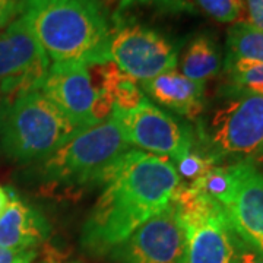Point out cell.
Returning <instances> with one entry per match:
<instances>
[{"label": "cell", "instance_id": "cell-22", "mask_svg": "<svg viewBox=\"0 0 263 263\" xmlns=\"http://www.w3.org/2000/svg\"><path fill=\"white\" fill-rule=\"evenodd\" d=\"M22 0H0V29L8 27L19 13Z\"/></svg>", "mask_w": 263, "mask_h": 263}, {"label": "cell", "instance_id": "cell-19", "mask_svg": "<svg viewBox=\"0 0 263 263\" xmlns=\"http://www.w3.org/2000/svg\"><path fill=\"white\" fill-rule=\"evenodd\" d=\"M216 165L212 160L205 157L199 151H190L183 158H180L177 162H174V167L177 170L180 179L189 180V183L200 179L208 170Z\"/></svg>", "mask_w": 263, "mask_h": 263}, {"label": "cell", "instance_id": "cell-16", "mask_svg": "<svg viewBox=\"0 0 263 263\" xmlns=\"http://www.w3.org/2000/svg\"><path fill=\"white\" fill-rule=\"evenodd\" d=\"M238 62L263 63V29L247 21L234 22L227 31L226 66Z\"/></svg>", "mask_w": 263, "mask_h": 263}, {"label": "cell", "instance_id": "cell-1", "mask_svg": "<svg viewBox=\"0 0 263 263\" xmlns=\"http://www.w3.org/2000/svg\"><path fill=\"white\" fill-rule=\"evenodd\" d=\"M101 184L82 230V246L95 254L111 252L168 206L181 181L171 160L129 149L107 168Z\"/></svg>", "mask_w": 263, "mask_h": 263}, {"label": "cell", "instance_id": "cell-2", "mask_svg": "<svg viewBox=\"0 0 263 263\" xmlns=\"http://www.w3.org/2000/svg\"><path fill=\"white\" fill-rule=\"evenodd\" d=\"M19 16L53 63L110 62L111 29L98 0H22Z\"/></svg>", "mask_w": 263, "mask_h": 263}, {"label": "cell", "instance_id": "cell-24", "mask_svg": "<svg viewBox=\"0 0 263 263\" xmlns=\"http://www.w3.org/2000/svg\"><path fill=\"white\" fill-rule=\"evenodd\" d=\"M9 193L3 187H0V215L3 214V211L6 209L8 203H9Z\"/></svg>", "mask_w": 263, "mask_h": 263}, {"label": "cell", "instance_id": "cell-4", "mask_svg": "<svg viewBox=\"0 0 263 263\" xmlns=\"http://www.w3.org/2000/svg\"><path fill=\"white\" fill-rule=\"evenodd\" d=\"M129 149L120 123L111 113L107 120L76 132L43 161V177L53 186L67 189L101 184L107 168Z\"/></svg>", "mask_w": 263, "mask_h": 263}, {"label": "cell", "instance_id": "cell-9", "mask_svg": "<svg viewBox=\"0 0 263 263\" xmlns=\"http://www.w3.org/2000/svg\"><path fill=\"white\" fill-rule=\"evenodd\" d=\"M108 57L138 82L176 70L177 50L158 31L141 24L117 25L110 34Z\"/></svg>", "mask_w": 263, "mask_h": 263}, {"label": "cell", "instance_id": "cell-15", "mask_svg": "<svg viewBox=\"0 0 263 263\" xmlns=\"http://www.w3.org/2000/svg\"><path fill=\"white\" fill-rule=\"evenodd\" d=\"M222 57L215 40L199 35L190 41L181 59V75L196 82H206L219 73Z\"/></svg>", "mask_w": 263, "mask_h": 263}, {"label": "cell", "instance_id": "cell-6", "mask_svg": "<svg viewBox=\"0 0 263 263\" xmlns=\"http://www.w3.org/2000/svg\"><path fill=\"white\" fill-rule=\"evenodd\" d=\"M186 228L183 263H234L235 234L215 200L180 184L171 199Z\"/></svg>", "mask_w": 263, "mask_h": 263}, {"label": "cell", "instance_id": "cell-25", "mask_svg": "<svg viewBox=\"0 0 263 263\" xmlns=\"http://www.w3.org/2000/svg\"><path fill=\"white\" fill-rule=\"evenodd\" d=\"M259 155L263 158V146H262V149H260V152H259Z\"/></svg>", "mask_w": 263, "mask_h": 263}, {"label": "cell", "instance_id": "cell-17", "mask_svg": "<svg viewBox=\"0 0 263 263\" xmlns=\"http://www.w3.org/2000/svg\"><path fill=\"white\" fill-rule=\"evenodd\" d=\"M231 92L263 95V63L238 62L226 66Z\"/></svg>", "mask_w": 263, "mask_h": 263}, {"label": "cell", "instance_id": "cell-20", "mask_svg": "<svg viewBox=\"0 0 263 263\" xmlns=\"http://www.w3.org/2000/svg\"><path fill=\"white\" fill-rule=\"evenodd\" d=\"M234 263H263V254L246 245L235 235Z\"/></svg>", "mask_w": 263, "mask_h": 263}, {"label": "cell", "instance_id": "cell-21", "mask_svg": "<svg viewBox=\"0 0 263 263\" xmlns=\"http://www.w3.org/2000/svg\"><path fill=\"white\" fill-rule=\"evenodd\" d=\"M35 256V250H12L0 247V263H31Z\"/></svg>", "mask_w": 263, "mask_h": 263}, {"label": "cell", "instance_id": "cell-14", "mask_svg": "<svg viewBox=\"0 0 263 263\" xmlns=\"http://www.w3.org/2000/svg\"><path fill=\"white\" fill-rule=\"evenodd\" d=\"M50 235L46 218L22 200L12 199L0 215V247L34 250Z\"/></svg>", "mask_w": 263, "mask_h": 263}, {"label": "cell", "instance_id": "cell-18", "mask_svg": "<svg viewBox=\"0 0 263 263\" xmlns=\"http://www.w3.org/2000/svg\"><path fill=\"white\" fill-rule=\"evenodd\" d=\"M199 8L218 22L231 24L243 21V0H196Z\"/></svg>", "mask_w": 263, "mask_h": 263}, {"label": "cell", "instance_id": "cell-8", "mask_svg": "<svg viewBox=\"0 0 263 263\" xmlns=\"http://www.w3.org/2000/svg\"><path fill=\"white\" fill-rule=\"evenodd\" d=\"M50 66V59L22 16L0 32V95L6 103L40 89Z\"/></svg>", "mask_w": 263, "mask_h": 263}, {"label": "cell", "instance_id": "cell-7", "mask_svg": "<svg viewBox=\"0 0 263 263\" xmlns=\"http://www.w3.org/2000/svg\"><path fill=\"white\" fill-rule=\"evenodd\" d=\"M40 89L79 129L107 120L114 110L111 98L98 88L84 62L53 63Z\"/></svg>", "mask_w": 263, "mask_h": 263}, {"label": "cell", "instance_id": "cell-10", "mask_svg": "<svg viewBox=\"0 0 263 263\" xmlns=\"http://www.w3.org/2000/svg\"><path fill=\"white\" fill-rule=\"evenodd\" d=\"M124 141L143 152L177 162L193 148V133L186 124L155 107L145 97L132 110H113Z\"/></svg>", "mask_w": 263, "mask_h": 263}, {"label": "cell", "instance_id": "cell-12", "mask_svg": "<svg viewBox=\"0 0 263 263\" xmlns=\"http://www.w3.org/2000/svg\"><path fill=\"white\" fill-rule=\"evenodd\" d=\"M222 208L234 234L263 254V174L252 161H237L234 189Z\"/></svg>", "mask_w": 263, "mask_h": 263}, {"label": "cell", "instance_id": "cell-23", "mask_svg": "<svg viewBox=\"0 0 263 263\" xmlns=\"http://www.w3.org/2000/svg\"><path fill=\"white\" fill-rule=\"evenodd\" d=\"M249 21L256 28L263 29V0H246Z\"/></svg>", "mask_w": 263, "mask_h": 263}, {"label": "cell", "instance_id": "cell-11", "mask_svg": "<svg viewBox=\"0 0 263 263\" xmlns=\"http://www.w3.org/2000/svg\"><path fill=\"white\" fill-rule=\"evenodd\" d=\"M186 228L171 200L160 214L138 227L110 252L117 263H183Z\"/></svg>", "mask_w": 263, "mask_h": 263}, {"label": "cell", "instance_id": "cell-3", "mask_svg": "<svg viewBox=\"0 0 263 263\" xmlns=\"http://www.w3.org/2000/svg\"><path fill=\"white\" fill-rule=\"evenodd\" d=\"M79 130L41 89H34L6 103L0 122V149L19 162L44 161Z\"/></svg>", "mask_w": 263, "mask_h": 263}, {"label": "cell", "instance_id": "cell-13", "mask_svg": "<svg viewBox=\"0 0 263 263\" xmlns=\"http://www.w3.org/2000/svg\"><path fill=\"white\" fill-rule=\"evenodd\" d=\"M141 85L142 91L152 100L187 119L193 120L205 110V84L192 81L176 70L165 72Z\"/></svg>", "mask_w": 263, "mask_h": 263}, {"label": "cell", "instance_id": "cell-5", "mask_svg": "<svg viewBox=\"0 0 263 263\" xmlns=\"http://www.w3.org/2000/svg\"><path fill=\"white\" fill-rule=\"evenodd\" d=\"M231 94L199 127V152L216 165L227 158L250 161L263 146V95Z\"/></svg>", "mask_w": 263, "mask_h": 263}]
</instances>
